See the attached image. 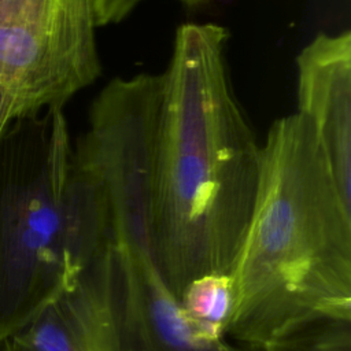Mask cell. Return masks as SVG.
Listing matches in <instances>:
<instances>
[{"label": "cell", "mask_w": 351, "mask_h": 351, "mask_svg": "<svg viewBox=\"0 0 351 351\" xmlns=\"http://www.w3.org/2000/svg\"><path fill=\"white\" fill-rule=\"evenodd\" d=\"M228 30L186 22L162 75L158 166L144 239L180 300L195 278L230 274L252 219L261 145L239 103Z\"/></svg>", "instance_id": "1"}, {"label": "cell", "mask_w": 351, "mask_h": 351, "mask_svg": "<svg viewBox=\"0 0 351 351\" xmlns=\"http://www.w3.org/2000/svg\"><path fill=\"white\" fill-rule=\"evenodd\" d=\"M226 337L262 350L318 315H351V204L308 119H276L261 145L255 208L230 273Z\"/></svg>", "instance_id": "2"}, {"label": "cell", "mask_w": 351, "mask_h": 351, "mask_svg": "<svg viewBox=\"0 0 351 351\" xmlns=\"http://www.w3.org/2000/svg\"><path fill=\"white\" fill-rule=\"evenodd\" d=\"M110 202L73 147L63 108L0 129V344L106 251Z\"/></svg>", "instance_id": "3"}, {"label": "cell", "mask_w": 351, "mask_h": 351, "mask_svg": "<svg viewBox=\"0 0 351 351\" xmlns=\"http://www.w3.org/2000/svg\"><path fill=\"white\" fill-rule=\"evenodd\" d=\"M97 27L95 0H0V129L97 80Z\"/></svg>", "instance_id": "4"}, {"label": "cell", "mask_w": 351, "mask_h": 351, "mask_svg": "<svg viewBox=\"0 0 351 351\" xmlns=\"http://www.w3.org/2000/svg\"><path fill=\"white\" fill-rule=\"evenodd\" d=\"M111 218L106 259L122 351H262L199 336L155 267L140 226Z\"/></svg>", "instance_id": "5"}, {"label": "cell", "mask_w": 351, "mask_h": 351, "mask_svg": "<svg viewBox=\"0 0 351 351\" xmlns=\"http://www.w3.org/2000/svg\"><path fill=\"white\" fill-rule=\"evenodd\" d=\"M298 110L351 204V32L318 33L296 56Z\"/></svg>", "instance_id": "6"}, {"label": "cell", "mask_w": 351, "mask_h": 351, "mask_svg": "<svg viewBox=\"0 0 351 351\" xmlns=\"http://www.w3.org/2000/svg\"><path fill=\"white\" fill-rule=\"evenodd\" d=\"M106 252L71 288L7 337L3 351H122Z\"/></svg>", "instance_id": "7"}, {"label": "cell", "mask_w": 351, "mask_h": 351, "mask_svg": "<svg viewBox=\"0 0 351 351\" xmlns=\"http://www.w3.org/2000/svg\"><path fill=\"white\" fill-rule=\"evenodd\" d=\"M180 307L195 332L207 340L225 339L233 311L230 274H207L188 284L180 298Z\"/></svg>", "instance_id": "8"}, {"label": "cell", "mask_w": 351, "mask_h": 351, "mask_svg": "<svg viewBox=\"0 0 351 351\" xmlns=\"http://www.w3.org/2000/svg\"><path fill=\"white\" fill-rule=\"evenodd\" d=\"M262 351H351V315H318L277 336Z\"/></svg>", "instance_id": "9"}, {"label": "cell", "mask_w": 351, "mask_h": 351, "mask_svg": "<svg viewBox=\"0 0 351 351\" xmlns=\"http://www.w3.org/2000/svg\"><path fill=\"white\" fill-rule=\"evenodd\" d=\"M143 0H95L99 26L115 25L128 18Z\"/></svg>", "instance_id": "10"}, {"label": "cell", "mask_w": 351, "mask_h": 351, "mask_svg": "<svg viewBox=\"0 0 351 351\" xmlns=\"http://www.w3.org/2000/svg\"><path fill=\"white\" fill-rule=\"evenodd\" d=\"M181 4H184L185 7L188 8H197V7H202V5H206L208 4L210 1L213 0H178Z\"/></svg>", "instance_id": "11"}]
</instances>
